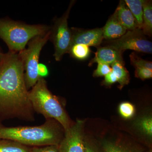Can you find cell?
<instances>
[{"instance_id": "30bf717a", "label": "cell", "mask_w": 152, "mask_h": 152, "mask_svg": "<svg viewBox=\"0 0 152 152\" xmlns=\"http://www.w3.org/2000/svg\"><path fill=\"white\" fill-rule=\"evenodd\" d=\"M123 54V52L111 47H99L95 53L94 58L90 62L89 66L94 63H102L110 65L116 62L125 63Z\"/></svg>"}, {"instance_id": "ffe728a7", "label": "cell", "mask_w": 152, "mask_h": 152, "mask_svg": "<svg viewBox=\"0 0 152 152\" xmlns=\"http://www.w3.org/2000/svg\"><path fill=\"white\" fill-rule=\"evenodd\" d=\"M131 64L135 68H145L152 70V63L139 57L135 53H133L130 55Z\"/></svg>"}, {"instance_id": "6da1fadb", "label": "cell", "mask_w": 152, "mask_h": 152, "mask_svg": "<svg viewBox=\"0 0 152 152\" xmlns=\"http://www.w3.org/2000/svg\"><path fill=\"white\" fill-rule=\"evenodd\" d=\"M24 71L20 53L5 54L0 66V123L13 118L27 122L35 120Z\"/></svg>"}, {"instance_id": "8992f818", "label": "cell", "mask_w": 152, "mask_h": 152, "mask_svg": "<svg viewBox=\"0 0 152 152\" xmlns=\"http://www.w3.org/2000/svg\"><path fill=\"white\" fill-rule=\"evenodd\" d=\"M75 1H72L66 10L61 18L55 20L51 27V39L54 47V56L57 61H61L64 55L69 53L72 46V34L68 26V20Z\"/></svg>"}, {"instance_id": "5bb4252c", "label": "cell", "mask_w": 152, "mask_h": 152, "mask_svg": "<svg viewBox=\"0 0 152 152\" xmlns=\"http://www.w3.org/2000/svg\"><path fill=\"white\" fill-rule=\"evenodd\" d=\"M125 63L116 62L111 65L112 70L116 76L118 83V88L122 89L126 85H128L130 81V75L124 66Z\"/></svg>"}, {"instance_id": "5b68a950", "label": "cell", "mask_w": 152, "mask_h": 152, "mask_svg": "<svg viewBox=\"0 0 152 152\" xmlns=\"http://www.w3.org/2000/svg\"><path fill=\"white\" fill-rule=\"evenodd\" d=\"M50 30L45 34L33 38L29 42L28 48L19 52L23 62L25 81L28 90L32 88L40 78L38 73L39 57L42 49L50 39Z\"/></svg>"}, {"instance_id": "cb8c5ba5", "label": "cell", "mask_w": 152, "mask_h": 152, "mask_svg": "<svg viewBox=\"0 0 152 152\" xmlns=\"http://www.w3.org/2000/svg\"><path fill=\"white\" fill-rule=\"evenodd\" d=\"M31 152H59L58 145L46 146L43 147H35L32 149Z\"/></svg>"}, {"instance_id": "e0dca14e", "label": "cell", "mask_w": 152, "mask_h": 152, "mask_svg": "<svg viewBox=\"0 0 152 152\" xmlns=\"http://www.w3.org/2000/svg\"><path fill=\"white\" fill-rule=\"evenodd\" d=\"M103 148L104 152H142L137 147L107 141L104 142Z\"/></svg>"}, {"instance_id": "277c9868", "label": "cell", "mask_w": 152, "mask_h": 152, "mask_svg": "<svg viewBox=\"0 0 152 152\" xmlns=\"http://www.w3.org/2000/svg\"><path fill=\"white\" fill-rule=\"evenodd\" d=\"M51 27L45 25H29L8 19H0V38L8 47L9 51L23 50L30 40L46 34Z\"/></svg>"}, {"instance_id": "52a82bcc", "label": "cell", "mask_w": 152, "mask_h": 152, "mask_svg": "<svg viewBox=\"0 0 152 152\" xmlns=\"http://www.w3.org/2000/svg\"><path fill=\"white\" fill-rule=\"evenodd\" d=\"M107 46L123 52L126 50L151 54L152 43L148 40L142 30L137 28L127 31L124 34L116 39L106 42Z\"/></svg>"}, {"instance_id": "7a4b0ae2", "label": "cell", "mask_w": 152, "mask_h": 152, "mask_svg": "<svg viewBox=\"0 0 152 152\" xmlns=\"http://www.w3.org/2000/svg\"><path fill=\"white\" fill-rule=\"evenodd\" d=\"M64 135L61 125L53 119L34 126L6 127L0 123V139L11 140L25 145H58Z\"/></svg>"}, {"instance_id": "44dd1931", "label": "cell", "mask_w": 152, "mask_h": 152, "mask_svg": "<svg viewBox=\"0 0 152 152\" xmlns=\"http://www.w3.org/2000/svg\"><path fill=\"white\" fill-rule=\"evenodd\" d=\"M134 107L132 104L129 102H123L120 104L119 112L122 117L126 119L132 118L134 115Z\"/></svg>"}, {"instance_id": "83f0119b", "label": "cell", "mask_w": 152, "mask_h": 152, "mask_svg": "<svg viewBox=\"0 0 152 152\" xmlns=\"http://www.w3.org/2000/svg\"><path fill=\"white\" fill-rule=\"evenodd\" d=\"M5 54L2 53L0 52V63L2 61L3 59L4 58V57L5 56Z\"/></svg>"}, {"instance_id": "d4e9b609", "label": "cell", "mask_w": 152, "mask_h": 152, "mask_svg": "<svg viewBox=\"0 0 152 152\" xmlns=\"http://www.w3.org/2000/svg\"><path fill=\"white\" fill-rule=\"evenodd\" d=\"M118 82V79L113 71L112 70L110 72L104 76V80L103 84L105 86H110Z\"/></svg>"}, {"instance_id": "ba28073f", "label": "cell", "mask_w": 152, "mask_h": 152, "mask_svg": "<svg viewBox=\"0 0 152 152\" xmlns=\"http://www.w3.org/2000/svg\"><path fill=\"white\" fill-rule=\"evenodd\" d=\"M84 121L77 120L64 131V137L58 145L59 152H85L83 138Z\"/></svg>"}, {"instance_id": "8fae6325", "label": "cell", "mask_w": 152, "mask_h": 152, "mask_svg": "<svg viewBox=\"0 0 152 152\" xmlns=\"http://www.w3.org/2000/svg\"><path fill=\"white\" fill-rule=\"evenodd\" d=\"M102 29L104 39L108 40L118 39L124 35L127 31L120 23L116 11L110 17Z\"/></svg>"}, {"instance_id": "4fadbf2b", "label": "cell", "mask_w": 152, "mask_h": 152, "mask_svg": "<svg viewBox=\"0 0 152 152\" xmlns=\"http://www.w3.org/2000/svg\"><path fill=\"white\" fill-rule=\"evenodd\" d=\"M143 24L142 30L145 35L152 34V4L151 1L142 0Z\"/></svg>"}, {"instance_id": "3957f363", "label": "cell", "mask_w": 152, "mask_h": 152, "mask_svg": "<svg viewBox=\"0 0 152 152\" xmlns=\"http://www.w3.org/2000/svg\"><path fill=\"white\" fill-rule=\"evenodd\" d=\"M34 112L41 114L45 119H53L66 130L73 125L58 98L49 90L46 81L40 77L28 92Z\"/></svg>"}, {"instance_id": "f546056e", "label": "cell", "mask_w": 152, "mask_h": 152, "mask_svg": "<svg viewBox=\"0 0 152 152\" xmlns=\"http://www.w3.org/2000/svg\"><path fill=\"white\" fill-rule=\"evenodd\" d=\"M1 63H0V66H1Z\"/></svg>"}, {"instance_id": "7402d4cb", "label": "cell", "mask_w": 152, "mask_h": 152, "mask_svg": "<svg viewBox=\"0 0 152 152\" xmlns=\"http://www.w3.org/2000/svg\"><path fill=\"white\" fill-rule=\"evenodd\" d=\"M112 70L111 67L107 64L98 63L97 68L94 71L93 76L100 77L105 76Z\"/></svg>"}, {"instance_id": "603a6c76", "label": "cell", "mask_w": 152, "mask_h": 152, "mask_svg": "<svg viewBox=\"0 0 152 152\" xmlns=\"http://www.w3.org/2000/svg\"><path fill=\"white\" fill-rule=\"evenodd\" d=\"M135 71V77L142 80L151 78L152 70L145 68H136Z\"/></svg>"}, {"instance_id": "484cf974", "label": "cell", "mask_w": 152, "mask_h": 152, "mask_svg": "<svg viewBox=\"0 0 152 152\" xmlns=\"http://www.w3.org/2000/svg\"><path fill=\"white\" fill-rule=\"evenodd\" d=\"M38 75L40 77H47L49 74V71L45 65L39 64L38 66Z\"/></svg>"}, {"instance_id": "9c48e42d", "label": "cell", "mask_w": 152, "mask_h": 152, "mask_svg": "<svg viewBox=\"0 0 152 152\" xmlns=\"http://www.w3.org/2000/svg\"><path fill=\"white\" fill-rule=\"evenodd\" d=\"M71 29L72 34L71 47L76 44H82L89 47H98L104 39L102 28L85 30L72 28Z\"/></svg>"}, {"instance_id": "d6986e66", "label": "cell", "mask_w": 152, "mask_h": 152, "mask_svg": "<svg viewBox=\"0 0 152 152\" xmlns=\"http://www.w3.org/2000/svg\"><path fill=\"white\" fill-rule=\"evenodd\" d=\"M135 126L137 129L147 137H151L152 135V119L150 116L140 118L137 120Z\"/></svg>"}, {"instance_id": "ac0fdd59", "label": "cell", "mask_w": 152, "mask_h": 152, "mask_svg": "<svg viewBox=\"0 0 152 152\" xmlns=\"http://www.w3.org/2000/svg\"><path fill=\"white\" fill-rule=\"evenodd\" d=\"M89 47L82 44H76L71 47L69 53L77 59L83 60L89 57L91 53Z\"/></svg>"}, {"instance_id": "2e32d148", "label": "cell", "mask_w": 152, "mask_h": 152, "mask_svg": "<svg viewBox=\"0 0 152 152\" xmlns=\"http://www.w3.org/2000/svg\"><path fill=\"white\" fill-rule=\"evenodd\" d=\"M124 1L135 18L138 28L142 30L143 24L142 0H125Z\"/></svg>"}, {"instance_id": "9a60e30c", "label": "cell", "mask_w": 152, "mask_h": 152, "mask_svg": "<svg viewBox=\"0 0 152 152\" xmlns=\"http://www.w3.org/2000/svg\"><path fill=\"white\" fill-rule=\"evenodd\" d=\"M32 149L18 142L0 139V152H31Z\"/></svg>"}, {"instance_id": "4316f807", "label": "cell", "mask_w": 152, "mask_h": 152, "mask_svg": "<svg viewBox=\"0 0 152 152\" xmlns=\"http://www.w3.org/2000/svg\"><path fill=\"white\" fill-rule=\"evenodd\" d=\"M85 152H97L88 144L85 142Z\"/></svg>"}, {"instance_id": "7c38bea8", "label": "cell", "mask_w": 152, "mask_h": 152, "mask_svg": "<svg viewBox=\"0 0 152 152\" xmlns=\"http://www.w3.org/2000/svg\"><path fill=\"white\" fill-rule=\"evenodd\" d=\"M115 11L120 23L127 31L138 28L135 18L124 1H120Z\"/></svg>"}, {"instance_id": "f1b7e54d", "label": "cell", "mask_w": 152, "mask_h": 152, "mask_svg": "<svg viewBox=\"0 0 152 152\" xmlns=\"http://www.w3.org/2000/svg\"><path fill=\"white\" fill-rule=\"evenodd\" d=\"M152 152L151 151H148V152Z\"/></svg>"}]
</instances>
